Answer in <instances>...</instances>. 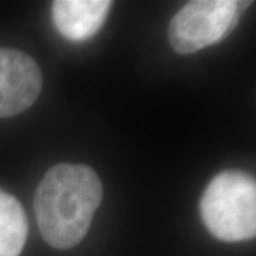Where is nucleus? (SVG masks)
Instances as JSON below:
<instances>
[{
	"mask_svg": "<svg viewBox=\"0 0 256 256\" xmlns=\"http://www.w3.org/2000/svg\"><path fill=\"white\" fill-rule=\"evenodd\" d=\"M101 201L102 185L92 168L82 164L52 166L34 192V212L43 239L56 249L78 245Z\"/></svg>",
	"mask_w": 256,
	"mask_h": 256,
	"instance_id": "1",
	"label": "nucleus"
},
{
	"mask_svg": "<svg viewBox=\"0 0 256 256\" xmlns=\"http://www.w3.org/2000/svg\"><path fill=\"white\" fill-rule=\"evenodd\" d=\"M201 216L210 234L224 242L255 238L256 182L240 170H225L208 184L201 198Z\"/></svg>",
	"mask_w": 256,
	"mask_h": 256,
	"instance_id": "2",
	"label": "nucleus"
},
{
	"mask_svg": "<svg viewBox=\"0 0 256 256\" xmlns=\"http://www.w3.org/2000/svg\"><path fill=\"white\" fill-rule=\"evenodd\" d=\"M250 2L195 0L178 10L168 28L170 44L178 54H192L212 46L236 28Z\"/></svg>",
	"mask_w": 256,
	"mask_h": 256,
	"instance_id": "3",
	"label": "nucleus"
},
{
	"mask_svg": "<svg viewBox=\"0 0 256 256\" xmlns=\"http://www.w3.org/2000/svg\"><path fill=\"white\" fill-rule=\"evenodd\" d=\"M42 86V70L30 56L16 48H0V118L30 108Z\"/></svg>",
	"mask_w": 256,
	"mask_h": 256,
	"instance_id": "4",
	"label": "nucleus"
},
{
	"mask_svg": "<svg viewBox=\"0 0 256 256\" xmlns=\"http://www.w3.org/2000/svg\"><path fill=\"white\" fill-rule=\"evenodd\" d=\"M108 0H57L52 14L58 33L72 42H84L104 24L111 9Z\"/></svg>",
	"mask_w": 256,
	"mask_h": 256,
	"instance_id": "5",
	"label": "nucleus"
},
{
	"mask_svg": "<svg viewBox=\"0 0 256 256\" xmlns=\"http://www.w3.org/2000/svg\"><path fill=\"white\" fill-rule=\"evenodd\" d=\"M28 232V216L22 204L0 190V256H20Z\"/></svg>",
	"mask_w": 256,
	"mask_h": 256,
	"instance_id": "6",
	"label": "nucleus"
}]
</instances>
